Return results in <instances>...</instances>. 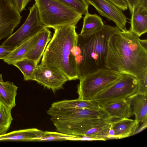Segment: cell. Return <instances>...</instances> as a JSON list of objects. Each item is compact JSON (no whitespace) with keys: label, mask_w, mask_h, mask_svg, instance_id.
Wrapping results in <instances>:
<instances>
[{"label":"cell","mask_w":147,"mask_h":147,"mask_svg":"<svg viewBox=\"0 0 147 147\" xmlns=\"http://www.w3.org/2000/svg\"><path fill=\"white\" fill-rule=\"evenodd\" d=\"M129 30L112 35L108 42L105 68L136 78L147 69V40Z\"/></svg>","instance_id":"1"},{"label":"cell","mask_w":147,"mask_h":147,"mask_svg":"<svg viewBox=\"0 0 147 147\" xmlns=\"http://www.w3.org/2000/svg\"><path fill=\"white\" fill-rule=\"evenodd\" d=\"M76 26L64 25L54 29L52 38L42 56L40 64L59 72L69 80L79 79L75 57L71 53L73 46L78 44Z\"/></svg>","instance_id":"2"},{"label":"cell","mask_w":147,"mask_h":147,"mask_svg":"<svg viewBox=\"0 0 147 147\" xmlns=\"http://www.w3.org/2000/svg\"><path fill=\"white\" fill-rule=\"evenodd\" d=\"M58 132L82 137L91 128L109 123L112 119L103 109L57 108L51 106L47 111Z\"/></svg>","instance_id":"3"},{"label":"cell","mask_w":147,"mask_h":147,"mask_svg":"<svg viewBox=\"0 0 147 147\" xmlns=\"http://www.w3.org/2000/svg\"><path fill=\"white\" fill-rule=\"evenodd\" d=\"M120 31L116 26L104 24L87 37H82L78 34V45L81 49L83 58L82 70L79 79L99 69L105 68L108 40L112 35Z\"/></svg>","instance_id":"4"},{"label":"cell","mask_w":147,"mask_h":147,"mask_svg":"<svg viewBox=\"0 0 147 147\" xmlns=\"http://www.w3.org/2000/svg\"><path fill=\"white\" fill-rule=\"evenodd\" d=\"M41 23L54 29L69 24L76 26L82 15L58 0H34Z\"/></svg>","instance_id":"5"},{"label":"cell","mask_w":147,"mask_h":147,"mask_svg":"<svg viewBox=\"0 0 147 147\" xmlns=\"http://www.w3.org/2000/svg\"><path fill=\"white\" fill-rule=\"evenodd\" d=\"M123 75L106 68L86 74L79 79L78 98L94 99L100 92L119 80Z\"/></svg>","instance_id":"6"},{"label":"cell","mask_w":147,"mask_h":147,"mask_svg":"<svg viewBox=\"0 0 147 147\" xmlns=\"http://www.w3.org/2000/svg\"><path fill=\"white\" fill-rule=\"evenodd\" d=\"M138 81L132 75L123 74L118 81L103 90L95 97L99 105L103 107L126 99L136 92Z\"/></svg>","instance_id":"7"},{"label":"cell","mask_w":147,"mask_h":147,"mask_svg":"<svg viewBox=\"0 0 147 147\" xmlns=\"http://www.w3.org/2000/svg\"><path fill=\"white\" fill-rule=\"evenodd\" d=\"M29 15L24 23L1 45L15 49L45 27L40 21L36 4L29 7Z\"/></svg>","instance_id":"8"},{"label":"cell","mask_w":147,"mask_h":147,"mask_svg":"<svg viewBox=\"0 0 147 147\" xmlns=\"http://www.w3.org/2000/svg\"><path fill=\"white\" fill-rule=\"evenodd\" d=\"M20 13L14 0H0V40L12 35L20 22Z\"/></svg>","instance_id":"9"},{"label":"cell","mask_w":147,"mask_h":147,"mask_svg":"<svg viewBox=\"0 0 147 147\" xmlns=\"http://www.w3.org/2000/svg\"><path fill=\"white\" fill-rule=\"evenodd\" d=\"M102 16L113 21L120 30L126 32L127 18L122 11L109 0H85Z\"/></svg>","instance_id":"10"},{"label":"cell","mask_w":147,"mask_h":147,"mask_svg":"<svg viewBox=\"0 0 147 147\" xmlns=\"http://www.w3.org/2000/svg\"><path fill=\"white\" fill-rule=\"evenodd\" d=\"M31 80L55 92L62 88L69 80L61 73L40 64L37 65Z\"/></svg>","instance_id":"11"},{"label":"cell","mask_w":147,"mask_h":147,"mask_svg":"<svg viewBox=\"0 0 147 147\" xmlns=\"http://www.w3.org/2000/svg\"><path fill=\"white\" fill-rule=\"evenodd\" d=\"M129 30L139 37L147 32V0H142L131 14Z\"/></svg>","instance_id":"12"},{"label":"cell","mask_w":147,"mask_h":147,"mask_svg":"<svg viewBox=\"0 0 147 147\" xmlns=\"http://www.w3.org/2000/svg\"><path fill=\"white\" fill-rule=\"evenodd\" d=\"M45 131L36 128L16 130L0 135V141H40Z\"/></svg>","instance_id":"13"},{"label":"cell","mask_w":147,"mask_h":147,"mask_svg":"<svg viewBox=\"0 0 147 147\" xmlns=\"http://www.w3.org/2000/svg\"><path fill=\"white\" fill-rule=\"evenodd\" d=\"M51 37V32L47 28L45 27L40 31L36 42L24 58L33 60L38 64Z\"/></svg>","instance_id":"14"},{"label":"cell","mask_w":147,"mask_h":147,"mask_svg":"<svg viewBox=\"0 0 147 147\" xmlns=\"http://www.w3.org/2000/svg\"><path fill=\"white\" fill-rule=\"evenodd\" d=\"M126 100L131 106L135 119L139 123L147 121V95L136 92Z\"/></svg>","instance_id":"15"},{"label":"cell","mask_w":147,"mask_h":147,"mask_svg":"<svg viewBox=\"0 0 147 147\" xmlns=\"http://www.w3.org/2000/svg\"><path fill=\"white\" fill-rule=\"evenodd\" d=\"M115 132L116 139L125 138L133 135L138 128L139 123L136 119H119L110 123Z\"/></svg>","instance_id":"16"},{"label":"cell","mask_w":147,"mask_h":147,"mask_svg":"<svg viewBox=\"0 0 147 147\" xmlns=\"http://www.w3.org/2000/svg\"><path fill=\"white\" fill-rule=\"evenodd\" d=\"M39 32L14 49L3 58V60L4 61L9 65H13L16 62L24 59L36 42Z\"/></svg>","instance_id":"17"},{"label":"cell","mask_w":147,"mask_h":147,"mask_svg":"<svg viewBox=\"0 0 147 147\" xmlns=\"http://www.w3.org/2000/svg\"><path fill=\"white\" fill-rule=\"evenodd\" d=\"M102 107L109 116L113 119H128L134 115L131 106L126 100L115 102Z\"/></svg>","instance_id":"18"},{"label":"cell","mask_w":147,"mask_h":147,"mask_svg":"<svg viewBox=\"0 0 147 147\" xmlns=\"http://www.w3.org/2000/svg\"><path fill=\"white\" fill-rule=\"evenodd\" d=\"M18 88L13 82H4L2 75L0 74V101L10 109L16 105L15 99Z\"/></svg>","instance_id":"19"},{"label":"cell","mask_w":147,"mask_h":147,"mask_svg":"<svg viewBox=\"0 0 147 147\" xmlns=\"http://www.w3.org/2000/svg\"><path fill=\"white\" fill-rule=\"evenodd\" d=\"M51 106L57 108L87 109L94 110H100L103 109V108L99 105L95 99L86 100L78 98L55 102L52 104Z\"/></svg>","instance_id":"20"},{"label":"cell","mask_w":147,"mask_h":147,"mask_svg":"<svg viewBox=\"0 0 147 147\" xmlns=\"http://www.w3.org/2000/svg\"><path fill=\"white\" fill-rule=\"evenodd\" d=\"M101 17L96 14L88 13L83 18V25L80 36L87 37L101 28L104 25Z\"/></svg>","instance_id":"21"},{"label":"cell","mask_w":147,"mask_h":147,"mask_svg":"<svg viewBox=\"0 0 147 147\" xmlns=\"http://www.w3.org/2000/svg\"><path fill=\"white\" fill-rule=\"evenodd\" d=\"M38 64L35 61L24 58L15 62L13 65L18 68L24 76L25 81L31 80L33 75Z\"/></svg>","instance_id":"22"},{"label":"cell","mask_w":147,"mask_h":147,"mask_svg":"<svg viewBox=\"0 0 147 147\" xmlns=\"http://www.w3.org/2000/svg\"><path fill=\"white\" fill-rule=\"evenodd\" d=\"M110 123L91 129L85 132L82 137L85 138L87 140H108L109 131L111 127Z\"/></svg>","instance_id":"23"},{"label":"cell","mask_w":147,"mask_h":147,"mask_svg":"<svg viewBox=\"0 0 147 147\" xmlns=\"http://www.w3.org/2000/svg\"><path fill=\"white\" fill-rule=\"evenodd\" d=\"M10 109L0 101V135L7 133L13 120Z\"/></svg>","instance_id":"24"},{"label":"cell","mask_w":147,"mask_h":147,"mask_svg":"<svg viewBox=\"0 0 147 147\" xmlns=\"http://www.w3.org/2000/svg\"><path fill=\"white\" fill-rule=\"evenodd\" d=\"M82 15L88 12V4L85 0H58Z\"/></svg>","instance_id":"25"},{"label":"cell","mask_w":147,"mask_h":147,"mask_svg":"<svg viewBox=\"0 0 147 147\" xmlns=\"http://www.w3.org/2000/svg\"><path fill=\"white\" fill-rule=\"evenodd\" d=\"M136 92L139 94L147 95V69L145 70L138 76Z\"/></svg>","instance_id":"26"},{"label":"cell","mask_w":147,"mask_h":147,"mask_svg":"<svg viewBox=\"0 0 147 147\" xmlns=\"http://www.w3.org/2000/svg\"><path fill=\"white\" fill-rule=\"evenodd\" d=\"M31 0H14L15 4L19 12L20 13L25 8Z\"/></svg>","instance_id":"27"},{"label":"cell","mask_w":147,"mask_h":147,"mask_svg":"<svg viewBox=\"0 0 147 147\" xmlns=\"http://www.w3.org/2000/svg\"><path fill=\"white\" fill-rule=\"evenodd\" d=\"M122 11L128 9L127 4L125 0H109Z\"/></svg>","instance_id":"28"},{"label":"cell","mask_w":147,"mask_h":147,"mask_svg":"<svg viewBox=\"0 0 147 147\" xmlns=\"http://www.w3.org/2000/svg\"><path fill=\"white\" fill-rule=\"evenodd\" d=\"M14 49L5 47L1 45L0 46V59H3Z\"/></svg>","instance_id":"29"},{"label":"cell","mask_w":147,"mask_h":147,"mask_svg":"<svg viewBox=\"0 0 147 147\" xmlns=\"http://www.w3.org/2000/svg\"><path fill=\"white\" fill-rule=\"evenodd\" d=\"M142 0H125L129 7L130 15L133 9L139 5Z\"/></svg>","instance_id":"30"},{"label":"cell","mask_w":147,"mask_h":147,"mask_svg":"<svg viewBox=\"0 0 147 147\" xmlns=\"http://www.w3.org/2000/svg\"><path fill=\"white\" fill-rule=\"evenodd\" d=\"M81 52V49L78 44L73 46L71 50V53L75 57L80 55Z\"/></svg>","instance_id":"31"},{"label":"cell","mask_w":147,"mask_h":147,"mask_svg":"<svg viewBox=\"0 0 147 147\" xmlns=\"http://www.w3.org/2000/svg\"><path fill=\"white\" fill-rule=\"evenodd\" d=\"M108 138V140L111 139H116L115 131L111 127H110L109 131Z\"/></svg>","instance_id":"32"}]
</instances>
